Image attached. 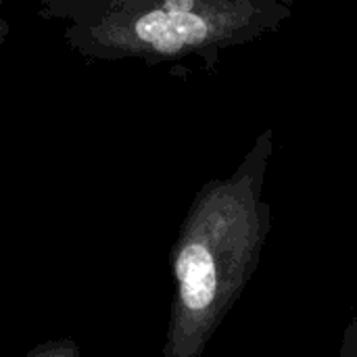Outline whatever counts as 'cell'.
I'll return each instance as SVG.
<instances>
[{"instance_id": "obj_1", "label": "cell", "mask_w": 357, "mask_h": 357, "mask_svg": "<svg viewBox=\"0 0 357 357\" xmlns=\"http://www.w3.org/2000/svg\"><path fill=\"white\" fill-rule=\"evenodd\" d=\"M266 220L245 186L205 190L172 249L163 357H201L259 268Z\"/></svg>"}, {"instance_id": "obj_2", "label": "cell", "mask_w": 357, "mask_h": 357, "mask_svg": "<svg viewBox=\"0 0 357 357\" xmlns=\"http://www.w3.org/2000/svg\"><path fill=\"white\" fill-rule=\"evenodd\" d=\"M23 357H82V351L73 339H54L33 347Z\"/></svg>"}, {"instance_id": "obj_3", "label": "cell", "mask_w": 357, "mask_h": 357, "mask_svg": "<svg viewBox=\"0 0 357 357\" xmlns=\"http://www.w3.org/2000/svg\"><path fill=\"white\" fill-rule=\"evenodd\" d=\"M337 357H357V312L343 331V339H341Z\"/></svg>"}, {"instance_id": "obj_4", "label": "cell", "mask_w": 357, "mask_h": 357, "mask_svg": "<svg viewBox=\"0 0 357 357\" xmlns=\"http://www.w3.org/2000/svg\"><path fill=\"white\" fill-rule=\"evenodd\" d=\"M8 33H10V27H8V21H6V17H4V13L0 10V48L4 46V42H6V38H8Z\"/></svg>"}]
</instances>
